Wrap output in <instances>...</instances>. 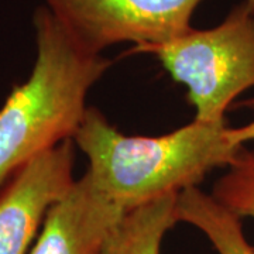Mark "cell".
Returning <instances> with one entry per match:
<instances>
[{
  "label": "cell",
  "mask_w": 254,
  "mask_h": 254,
  "mask_svg": "<svg viewBox=\"0 0 254 254\" xmlns=\"http://www.w3.org/2000/svg\"><path fill=\"white\" fill-rule=\"evenodd\" d=\"M229 128L227 122L193 120L164 136H126L88 108L73 143L86 155L96 187L127 212L227 168L245 147L230 140Z\"/></svg>",
  "instance_id": "cell-1"
},
{
  "label": "cell",
  "mask_w": 254,
  "mask_h": 254,
  "mask_svg": "<svg viewBox=\"0 0 254 254\" xmlns=\"http://www.w3.org/2000/svg\"><path fill=\"white\" fill-rule=\"evenodd\" d=\"M33 71L0 108V190L37 155L73 140L86 115V96L110 61L79 46L53 13L34 11Z\"/></svg>",
  "instance_id": "cell-2"
},
{
  "label": "cell",
  "mask_w": 254,
  "mask_h": 254,
  "mask_svg": "<svg viewBox=\"0 0 254 254\" xmlns=\"http://www.w3.org/2000/svg\"><path fill=\"white\" fill-rule=\"evenodd\" d=\"M133 53L154 54L175 82L188 88L195 120L226 122L239 95L254 86V13L240 3L213 28L195 30Z\"/></svg>",
  "instance_id": "cell-3"
},
{
  "label": "cell",
  "mask_w": 254,
  "mask_h": 254,
  "mask_svg": "<svg viewBox=\"0 0 254 254\" xmlns=\"http://www.w3.org/2000/svg\"><path fill=\"white\" fill-rule=\"evenodd\" d=\"M200 1L46 0V6L79 46L102 54L119 43L155 46L188 33Z\"/></svg>",
  "instance_id": "cell-4"
},
{
  "label": "cell",
  "mask_w": 254,
  "mask_h": 254,
  "mask_svg": "<svg viewBox=\"0 0 254 254\" xmlns=\"http://www.w3.org/2000/svg\"><path fill=\"white\" fill-rule=\"evenodd\" d=\"M75 143L65 140L14 174L0 190V254H28L48 210L73 185Z\"/></svg>",
  "instance_id": "cell-5"
},
{
  "label": "cell",
  "mask_w": 254,
  "mask_h": 254,
  "mask_svg": "<svg viewBox=\"0 0 254 254\" xmlns=\"http://www.w3.org/2000/svg\"><path fill=\"white\" fill-rule=\"evenodd\" d=\"M125 213L85 173L48 210L28 254H99Z\"/></svg>",
  "instance_id": "cell-6"
},
{
  "label": "cell",
  "mask_w": 254,
  "mask_h": 254,
  "mask_svg": "<svg viewBox=\"0 0 254 254\" xmlns=\"http://www.w3.org/2000/svg\"><path fill=\"white\" fill-rule=\"evenodd\" d=\"M178 193L127 210L112 229L99 254H160L165 233L177 223Z\"/></svg>",
  "instance_id": "cell-7"
},
{
  "label": "cell",
  "mask_w": 254,
  "mask_h": 254,
  "mask_svg": "<svg viewBox=\"0 0 254 254\" xmlns=\"http://www.w3.org/2000/svg\"><path fill=\"white\" fill-rule=\"evenodd\" d=\"M177 222L200 230L218 254H254L242 226V219L196 187L181 190L175 203Z\"/></svg>",
  "instance_id": "cell-8"
},
{
  "label": "cell",
  "mask_w": 254,
  "mask_h": 254,
  "mask_svg": "<svg viewBox=\"0 0 254 254\" xmlns=\"http://www.w3.org/2000/svg\"><path fill=\"white\" fill-rule=\"evenodd\" d=\"M212 196L240 219H254V150H240L215 182Z\"/></svg>",
  "instance_id": "cell-9"
},
{
  "label": "cell",
  "mask_w": 254,
  "mask_h": 254,
  "mask_svg": "<svg viewBox=\"0 0 254 254\" xmlns=\"http://www.w3.org/2000/svg\"><path fill=\"white\" fill-rule=\"evenodd\" d=\"M242 105L247 106V108H254V98L247 102H243ZM229 136H230V140L233 143H236L237 145H245L249 141H254V120H252L245 126L230 127Z\"/></svg>",
  "instance_id": "cell-10"
},
{
  "label": "cell",
  "mask_w": 254,
  "mask_h": 254,
  "mask_svg": "<svg viewBox=\"0 0 254 254\" xmlns=\"http://www.w3.org/2000/svg\"><path fill=\"white\" fill-rule=\"evenodd\" d=\"M245 3H246V6H247V7L254 13V0H245Z\"/></svg>",
  "instance_id": "cell-11"
}]
</instances>
